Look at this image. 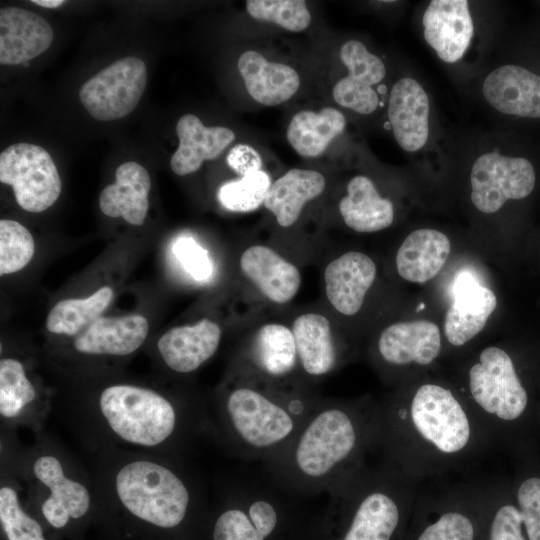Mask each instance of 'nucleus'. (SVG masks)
Instances as JSON below:
<instances>
[{"label": "nucleus", "mask_w": 540, "mask_h": 540, "mask_svg": "<svg viewBox=\"0 0 540 540\" xmlns=\"http://www.w3.org/2000/svg\"><path fill=\"white\" fill-rule=\"evenodd\" d=\"M148 331V321L139 314L99 317L76 336L73 345L82 354L126 356L140 348Z\"/></svg>", "instance_id": "b1692460"}, {"label": "nucleus", "mask_w": 540, "mask_h": 540, "mask_svg": "<svg viewBox=\"0 0 540 540\" xmlns=\"http://www.w3.org/2000/svg\"><path fill=\"white\" fill-rule=\"evenodd\" d=\"M421 486L384 458L366 462L328 492L337 540H404Z\"/></svg>", "instance_id": "423d86ee"}, {"label": "nucleus", "mask_w": 540, "mask_h": 540, "mask_svg": "<svg viewBox=\"0 0 540 540\" xmlns=\"http://www.w3.org/2000/svg\"><path fill=\"white\" fill-rule=\"evenodd\" d=\"M116 181L103 189L99 197L101 211L112 218L122 217L132 225L144 223L149 208L151 180L139 163L121 164L115 172Z\"/></svg>", "instance_id": "bb28decb"}, {"label": "nucleus", "mask_w": 540, "mask_h": 540, "mask_svg": "<svg viewBox=\"0 0 540 540\" xmlns=\"http://www.w3.org/2000/svg\"><path fill=\"white\" fill-rule=\"evenodd\" d=\"M486 428L496 449L521 458L539 452V396L521 377L513 356L488 346L469 365L460 394Z\"/></svg>", "instance_id": "20e7f679"}, {"label": "nucleus", "mask_w": 540, "mask_h": 540, "mask_svg": "<svg viewBox=\"0 0 540 540\" xmlns=\"http://www.w3.org/2000/svg\"><path fill=\"white\" fill-rule=\"evenodd\" d=\"M0 181L10 185L18 205L32 213L51 207L61 193V179L50 154L31 143H16L0 154Z\"/></svg>", "instance_id": "9d476101"}, {"label": "nucleus", "mask_w": 540, "mask_h": 540, "mask_svg": "<svg viewBox=\"0 0 540 540\" xmlns=\"http://www.w3.org/2000/svg\"><path fill=\"white\" fill-rule=\"evenodd\" d=\"M35 242L29 230L15 220L0 221V274L15 273L32 259Z\"/></svg>", "instance_id": "ea45409f"}, {"label": "nucleus", "mask_w": 540, "mask_h": 540, "mask_svg": "<svg viewBox=\"0 0 540 540\" xmlns=\"http://www.w3.org/2000/svg\"><path fill=\"white\" fill-rule=\"evenodd\" d=\"M291 330L299 368L306 376L322 377L337 367L339 352L326 316L313 312L301 314L293 321Z\"/></svg>", "instance_id": "cd10ccee"}, {"label": "nucleus", "mask_w": 540, "mask_h": 540, "mask_svg": "<svg viewBox=\"0 0 540 540\" xmlns=\"http://www.w3.org/2000/svg\"><path fill=\"white\" fill-rule=\"evenodd\" d=\"M0 522L8 540H46L40 523L23 510L16 487H0Z\"/></svg>", "instance_id": "58836bf2"}, {"label": "nucleus", "mask_w": 540, "mask_h": 540, "mask_svg": "<svg viewBox=\"0 0 540 540\" xmlns=\"http://www.w3.org/2000/svg\"><path fill=\"white\" fill-rule=\"evenodd\" d=\"M226 160L229 167L241 176L261 170V156L249 145L238 144L234 146L229 151Z\"/></svg>", "instance_id": "37998d69"}, {"label": "nucleus", "mask_w": 540, "mask_h": 540, "mask_svg": "<svg viewBox=\"0 0 540 540\" xmlns=\"http://www.w3.org/2000/svg\"><path fill=\"white\" fill-rule=\"evenodd\" d=\"M538 425H539V432H540V396H539V406H538Z\"/></svg>", "instance_id": "a18cd8bd"}, {"label": "nucleus", "mask_w": 540, "mask_h": 540, "mask_svg": "<svg viewBox=\"0 0 540 540\" xmlns=\"http://www.w3.org/2000/svg\"><path fill=\"white\" fill-rule=\"evenodd\" d=\"M243 275L276 304L290 302L301 285L299 269L277 251L265 245H252L240 256Z\"/></svg>", "instance_id": "5701e85b"}, {"label": "nucleus", "mask_w": 540, "mask_h": 540, "mask_svg": "<svg viewBox=\"0 0 540 540\" xmlns=\"http://www.w3.org/2000/svg\"><path fill=\"white\" fill-rule=\"evenodd\" d=\"M339 54L349 73L335 84L334 100L357 113L371 114L379 103L373 86L379 84L386 74L383 61L357 40L346 41Z\"/></svg>", "instance_id": "2eb2a0df"}, {"label": "nucleus", "mask_w": 540, "mask_h": 540, "mask_svg": "<svg viewBox=\"0 0 540 540\" xmlns=\"http://www.w3.org/2000/svg\"><path fill=\"white\" fill-rule=\"evenodd\" d=\"M298 369L291 328L280 323H267L257 329L244 350L240 373L280 386L299 387L290 381Z\"/></svg>", "instance_id": "ddd939ff"}, {"label": "nucleus", "mask_w": 540, "mask_h": 540, "mask_svg": "<svg viewBox=\"0 0 540 540\" xmlns=\"http://www.w3.org/2000/svg\"><path fill=\"white\" fill-rule=\"evenodd\" d=\"M535 181V170L528 159L489 151L481 154L471 168V201L479 211L495 213L506 201L529 196Z\"/></svg>", "instance_id": "f8f14e48"}, {"label": "nucleus", "mask_w": 540, "mask_h": 540, "mask_svg": "<svg viewBox=\"0 0 540 540\" xmlns=\"http://www.w3.org/2000/svg\"><path fill=\"white\" fill-rule=\"evenodd\" d=\"M325 185L318 171L292 169L271 184L263 205L279 226L287 228L297 221L304 205L324 191Z\"/></svg>", "instance_id": "c756f323"}, {"label": "nucleus", "mask_w": 540, "mask_h": 540, "mask_svg": "<svg viewBox=\"0 0 540 540\" xmlns=\"http://www.w3.org/2000/svg\"><path fill=\"white\" fill-rule=\"evenodd\" d=\"M246 10L257 20L275 23L292 32L303 31L311 23L310 12L303 0H248Z\"/></svg>", "instance_id": "a19ab883"}, {"label": "nucleus", "mask_w": 540, "mask_h": 540, "mask_svg": "<svg viewBox=\"0 0 540 540\" xmlns=\"http://www.w3.org/2000/svg\"><path fill=\"white\" fill-rule=\"evenodd\" d=\"M89 419L103 435L125 446L178 452L202 431H211L208 413L184 407L156 390L133 384L104 388Z\"/></svg>", "instance_id": "0eeeda50"}, {"label": "nucleus", "mask_w": 540, "mask_h": 540, "mask_svg": "<svg viewBox=\"0 0 540 540\" xmlns=\"http://www.w3.org/2000/svg\"><path fill=\"white\" fill-rule=\"evenodd\" d=\"M484 481L464 482L437 492L421 486L404 540H476Z\"/></svg>", "instance_id": "1a4fd4ad"}, {"label": "nucleus", "mask_w": 540, "mask_h": 540, "mask_svg": "<svg viewBox=\"0 0 540 540\" xmlns=\"http://www.w3.org/2000/svg\"><path fill=\"white\" fill-rule=\"evenodd\" d=\"M271 184L265 171L251 172L238 180L224 183L219 188L218 200L227 210L250 212L264 203Z\"/></svg>", "instance_id": "4c0bfd02"}, {"label": "nucleus", "mask_w": 540, "mask_h": 540, "mask_svg": "<svg viewBox=\"0 0 540 540\" xmlns=\"http://www.w3.org/2000/svg\"><path fill=\"white\" fill-rule=\"evenodd\" d=\"M452 294L453 301L445 316V336L452 346L463 347L484 329L497 299L467 271L456 276Z\"/></svg>", "instance_id": "f3484780"}, {"label": "nucleus", "mask_w": 540, "mask_h": 540, "mask_svg": "<svg viewBox=\"0 0 540 540\" xmlns=\"http://www.w3.org/2000/svg\"><path fill=\"white\" fill-rule=\"evenodd\" d=\"M441 348L440 330L427 320L391 324L381 332L376 345L382 365L395 369L427 367L440 356Z\"/></svg>", "instance_id": "4468645a"}, {"label": "nucleus", "mask_w": 540, "mask_h": 540, "mask_svg": "<svg viewBox=\"0 0 540 540\" xmlns=\"http://www.w3.org/2000/svg\"><path fill=\"white\" fill-rule=\"evenodd\" d=\"M511 491L529 540H540V453L514 459Z\"/></svg>", "instance_id": "f704fd0d"}, {"label": "nucleus", "mask_w": 540, "mask_h": 540, "mask_svg": "<svg viewBox=\"0 0 540 540\" xmlns=\"http://www.w3.org/2000/svg\"><path fill=\"white\" fill-rule=\"evenodd\" d=\"M112 298V288L104 286L87 298L61 300L50 310L46 328L54 334L77 336L100 317Z\"/></svg>", "instance_id": "c9c22d12"}, {"label": "nucleus", "mask_w": 540, "mask_h": 540, "mask_svg": "<svg viewBox=\"0 0 540 540\" xmlns=\"http://www.w3.org/2000/svg\"><path fill=\"white\" fill-rule=\"evenodd\" d=\"M31 2L46 8H57L65 3L63 0H33Z\"/></svg>", "instance_id": "c03bdc74"}, {"label": "nucleus", "mask_w": 540, "mask_h": 540, "mask_svg": "<svg viewBox=\"0 0 540 540\" xmlns=\"http://www.w3.org/2000/svg\"><path fill=\"white\" fill-rule=\"evenodd\" d=\"M50 24L40 15L18 7L0 10V63H27L44 51L53 41Z\"/></svg>", "instance_id": "4be33fe9"}, {"label": "nucleus", "mask_w": 540, "mask_h": 540, "mask_svg": "<svg viewBox=\"0 0 540 540\" xmlns=\"http://www.w3.org/2000/svg\"><path fill=\"white\" fill-rule=\"evenodd\" d=\"M422 24L425 41L446 63L463 57L474 33L466 0H432L424 11Z\"/></svg>", "instance_id": "dca6fc26"}, {"label": "nucleus", "mask_w": 540, "mask_h": 540, "mask_svg": "<svg viewBox=\"0 0 540 540\" xmlns=\"http://www.w3.org/2000/svg\"><path fill=\"white\" fill-rule=\"evenodd\" d=\"M345 125L344 115L333 107L320 112L303 110L291 118L286 135L300 156L317 157L343 132Z\"/></svg>", "instance_id": "473e14b6"}, {"label": "nucleus", "mask_w": 540, "mask_h": 540, "mask_svg": "<svg viewBox=\"0 0 540 540\" xmlns=\"http://www.w3.org/2000/svg\"><path fill=\"white\" fill-rule=\"evenodd\" d=\"M176 257L196 280H205L212 274V265L207 252L192 238H179L173 247Z\"/></svg>", "instance_id": "79ce46f5"}, {"label": "nucleus", "mask_w": 540, "mask_h": 540, "mask_svg": "<svg viewBox=\"0 0 540 540\" xmlns=\"http://www.w3.org/2000/svg\"><path fill=\"white\" fill-rule=\"evenodd\" d=\"M25 470L29 471L34 496L41 498V513L52 527L64 528L70 520L89 512L96 487L57 448L36 447Z\"/></svg>", "instance_id": "6e6552de"}, {"label": "nucleus", "mask_w": 540, "mask_h": 540, "mask_svg": "<svg viewBox=\"0 0 540 540\" xmlns=\"http://www.w3.org/2000/svg\"><path fill=\"white\" fill-rule=\"evenodd\" d=\"M220 494L224 497L212 531V540H267L272 536L262 533L250 519L237 482L226 485Z\"/></svg>", "instance_id": "e433bc0d"}, {"label": "nucleus", "mask_w": 540, "mask_h": 540, "mask_svg": "<svg viewBox=\"0 0 540 540\" xmlns=\"http://www.w3.org/2000/svg\"><path fill=\"white\" fill-rule=\"evenodd\" d=\"M146 83L145 63L137 57H125L88 79L80 88L79 99L93 118L116 120L135 109Z\"/></svg>", "instance_id": "9b49d317"}, {"label": "nucleus", "mask_w": 540, "mask_h": 540, "mask_svg": "<svg viewBox=\"0 0 540 540\" xmlns=\"http://www.w3.org/2000/svg\"><path fill=\"white\" fill-rule=\"evenodd\" d=\"M345 224L360 233H371L389 227L394 220V208L383 198L372 180L354 176L347 185V194L339 202Z\"/></svg>", "instance_id": "2f4dec72"}, {"label": "nucleus", "mask_w": 540, "mask_h": 540, "mask_svg": "<svg viewBox=\"0 0 540 540\" xmlns=\"http://www.w3.org/2000/svg\"><path fill=\"white\" fill-rule=\"evenodd\" d=\"M220 341L219 325L203 318L194 325L173 327L165 332L157 342V349L169 369L188 374L216 353Z\"/></svg>", "instance_id": "aec40b11"}, {"label": "nucleus", "mask_w": 540, "mask_h": 540, "mask_svg": "<svg viewBox=\"0 0 540 540\" xmlns=\"http://www.w3.org/2000/svg\"><path fill=\"white\" fill-rule=\"evenodd\" d=\"M482 94L500 113L540 118V75L522 66L506 64L489 72Z\"/></svg>", "instance_id": "6ab92c4d"}, {"label": "nucleus", "mask_w": 540, "mask_h": 540, "mask_svg": "<svg viewBox=\"0 0 540 540\" xmlns=\"http://www.w3.org/2000/svg\"><path fill=\"white\" fill-rule=\"evenodd\" d=\"M376 272L374 261L361 252H347L332 260L324 270L328 301L339 313L355 315L363 305Z\"/></svg>", "instance_id": "412c9836"}, {"label": "nucleus", "mask_w": 540, "mask_h": 540, "mask_svg": "<svg viewBox=\"0 0 540 540\" xmlns=\"http://www.w3.org/2000/svg\"><path fill=\"white\" fill-rule=\"evenodd\" d=\"M179 146L170 165L180 176L196 172L205 160L217 158L235 139L234 132L223 126L206 127L193 114H185L177 122Z\"/></svg>", "instance_id": "393cba45"}, {"label": "nucleus", "mask_w": 540, "mask_h": 540, "mask_svg": "<svg viewBox=\"0 0 540 540\" xmlns=\"http://www.w3.org/2000/svg\"><path fill=\"white\" fill-rule=\"evenodd\" d=\"M237 67L249 95L266 106L289 100L300 86V77L293 67L268 61L256 51L242 53Z\"/></svg>", "instance_id": "a878e982"}, {"label": "nucleus", "mask_w": 540, "mask_h": 540, "mask_svg": "<svg viewBox=\"0 0 540 540\" xmlns=\"http://www.w3.org/2000/svg\"><path fill=\"white\" fill-rule=\"evenodd\" d=\"M430 102L425 89L411 78H400L391 88L388 118L394 138L407 152L423 148L429 138Z\"/></svg>", "instance_id": "a211bd4d"}, {"label": "nucleus", "mask_w": 540, "mask_h": 540, "mask_svg": "<svg viewBox=\"0 0 540 540\" xmlns=\"http://www.w3.org/2000/svg\"><path fill=\"white\" fill-rule=\"evenodd\" d=\"M96 495L112 496L130 515L162 529L180 526L203 496L178 457L124 451L112 454Z\"/></svg>", "instance_id": "39448f33"}, {"label": "nucleus", "mask_w": 540, "mask_h": 540, "mask_svg": "<svg viewBox=\"0 0 540 540\" xmlns=\"http://www.w3.org/2000/svg\"><path fill=\"white\" fill-rule=\"evenodd\" d=\"M377 449L382 458L423 483L462 471L496 447L456 390L424 381L378 404Z\"/></svg>", "instance_id": "f257e3e1"}, {"label": "nucleus", "mask_w": 540, "mask_h": 540, "mask_svg": "<svg viewBox=\"0 0 540 540\" xmlns=\"http://www.w3.org/2000/svg\"><path fill=\"white\" fill-rule=\"evenodd\" d=\"M476 540H529L511 491L510 478L484 481Z\"/></svg>", "instance_id": "7c9ffc66"}, {"label": "nucleus", "mask_w": 540, "mask_h": 540, "mask_svg": "<svg viewBox=\"0 0 540 540\" xmlns=\"http://www.w3.org/2000/svg\"><path fill=\"white\" fill-rule=\"evenodd\" d=\"M319 400L301 386L241 374L208 413L211 431L237 456L263 461L291 440Z\"/></svg>", "instance_id": "7ed1b4c3"}, {"label": "nucleus", "mask_w": 540, "mask_h": 540, "mask_svg": "<svg viewBox=\"0 0 540 540\" xmlns=\"http://www.w3.org/2000/svg\"><path fill=\"white\" fill-rule=\"evenodd\" d=\"M450 251V240L444 233L429 228L415 230L397 251V271L407 281L424 283L440 272Z\"/></svg>", "instance_id": "c85d7f7f"}, {"label": "nucleus", "mask_w": 540, "mask_h": 540, "mask_svg": "<svg viewBox=\"0 0 540 540\" xmlns=\"http://www.w3.org/2000/svg\"><path fill=\"white\" fill-rule=\"evenodd\" d=\"M378 404L319 400L291 440L262 463L266 477L294 496L329 492L377 449Z\"/></svg>", "instance_id": "f03ea898"}, {"label": "nucleus", "mask_w": 540, "mask_h": 540, "mask_svg": "<svg viewBox=\"0 0 540 540\" xmlns=\"http://www.w3.org/2000/svg\"><path fill=\"white\" fill-rule=\"evenodd\" d=\"M37 391L27 377L23 364L15 358L0 360V416L2 422L36 425L30 410Z\"/></svg>", "instance_id": "72a5a7b5"}]
</instances>
